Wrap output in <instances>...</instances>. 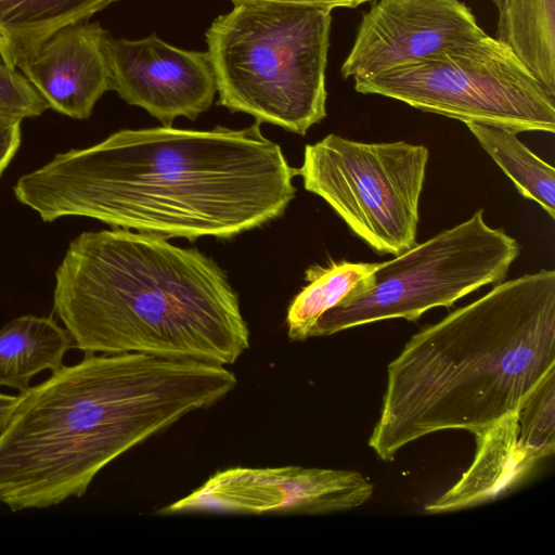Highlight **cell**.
I'll use <instances>...</instances> for the list:
<instances>
[{"instance_id":"6da1fadb","label":"cell","mask_w":555,"mask_h":555,"mask_svg":"<svg viewBox=\"0 0 555 555\" xmlns=\"http://www.w3.org/2000/svg\"><path fill=\"white\" fill-rule=\"evenodd\" d=\"M260 125L119 130L55 155L13 192L46 222L78 216L191 241L230 238L276 219L295 196L297 169Z\"/></svg>"},{"instance_id":"7a4b0ae2","label":"cell","mask_w":555,"mask_h":555,"mask_svg":"<svg viewBox=\"0 0 555 555\" xmlns=\"http://www.w3.org/2000/svg\"><path fill=\"white\" fill-rule=\"evenodd\" d=\"M51 373L17 395L0 434V502L13 512L82 496L111 462L237 385L225 365L135 352Z\"/></svg>"},{"instance_id":"3957f363","label":"cell","mask_w":555,"mask_h":555,"mask_svg":"<svg viewBox=\"0 0 555 555\" xmlns=\"http://www.w3.org/2000/svg\"><path fill=\"white\" fill-rule=\"evenodd\" d=\"M555 372V271L495 284L421 328L387 366L369 439L382 461L430 434L483 430Z\"/></svg>"},{"instance_id":"277c9868","label":"cell","mask_w":555,"mask_h":555,"mask_svg":"<svg viewBox=\"0 0 555 555\" xmlns=\"http://www.w3.org/2000/svg\"><path fill=\"white\" fill-rule=\"evenodd\" d=\"M53 310L86 354L229 365L249 347L224 272L160 234L115 229L75 237L55 271Z\"/></svg>"},{"instance_id":"5b68a950","label":"cell","mask_w":555,"mask_h":555,"mask_svg":"<svg viewBox=\"0 0 555 555\" xmlns=\"http://www.w3.org/2000/svg\"><path fill=\"white\" fill-rule=\"evenodd\" d=\"M233 4L205 34L217 104L305 135L326 117L333 10L268 1Z\"/></svg>"},{"instance_id":"8992f818","label":"cell","mask_w":555,"mask_h":555,"mask_svg":"<svg viewBox=\"0 0 555 555\" xmlns=\"http://www.w3.org/2000/svg\"><path fill=\"white\" fill-rule=\"evenodd\" d=\"M520 249L504 229L489 225L478 209L382 262L371 285L325 312L311 337L389 319L416 321L433 308H450L483 286L503 282Z\"/></svg>"},{"instance_id":"52a82bcc","label":"cell","mask_w":555,"mask_h":555,"mask_svg":"<svg viewBox=\"0 0 555 555\" xmlns=\"http://www.w3.org/2000/svg\"><path fill=\"white\" fill-rule=\"evenodd\" d=\"M354 90L416 109L515 131H555V95L489 35L413 63L356 77Z\"/></svg>"},{"instance_id":"ba28073f","label":"cell","mask_w":555,"mask_h":555,"mask_svg":"<svg viewBox=\"0 0 555 555\" xmlns=\"http://www.w3.org/2000/svg\"><path fill=\"white\" fill-rule=\"evenodd\" d=\"M428 158L423 144L360 142L330 133L305 146L297 175L358 237L396 257L416 244Z\"/></svg>"},{"instance_id":"9c48e42d","label":"cell","mask_w":555,"mask_h":555,"mask_svg":"<svg viewBox=\"0 0 555 555\" xmlns=\"http://www.w3.org/2000/svg\"><path fill=\"white\" fill-rule=\"evenodd\" d=\"M374 491L360 473L301 466L231 467L211 475L160 514H327L363 505Z\"/></svg>"},{"instance_id":"30bf717a","label":"cell","mask_w":555,"mask_h":555,"mask_svg":"<svg viewBox=\"0 0 555 555\" xmlns=\"http://www.w3.org/2000/svg\"><path fill=\"white\" fill-rule=\"evenodd\" d=\"M487 35L461 0H377L362 15L340 73L375 75Z\"/></svg>"},{"instance_id":"8fae6325","label":"cell","mask_w":555,"mask_h":555,"mask_svg":"<svg viewBox=\"0 0 555 555\" xmlns=\"http://www.w3.org/2000/svg\"><path fill=\"white\" fill-rule=\"evenodd\" d=\"M111 90L171 126L176 117L195 119L209 109L217 92L207 52L173 47L156 35L140 40H104Z\"/></svg>"},{"instance_id":"7c38bea8","label":"cell","mask_w":555,"mask_h":555,"mask_svg":"<svg viewBox=\"0 0 555 555\" xmlns=\"http://www.w3.org/2000/svg\"><path fill=\"white\" fill-rule=\"evenodd\" d=\"M108 34L98 22L64 27L18 68L49 108L87 119L98 100L111 90L104 51Z\"/></svg>"},{"instance_id":"4fadbf2b","label":"cell","mask_w":555,"mask_h":555,"mask_svg":"<svg viewBox=\"0 0 555 555\" xmlns=\"http://www.w3.org/2000/svg\"><path fill=\"white\" fill-rule=\"evenodd\" d=\"M474 435L470 466L447 492L425 505V513L456 512L493 501L520 485L539 462L518 443L517 414Z\"/></svg>"},{"instance_id":"5bb4252c","label":"cell","mask_w":555,"mask_h":555,"mask_svg":"<svg viewBox=\"0 0 555 555\" xmlns=\"http://www.w3.org/2000/svg\"><path fill=\"white\" fill-rule=\"evenodd\" d=\"M116 1L0 0V54L16 69L56 31L88 22Z\"/></svg>"},{"instance_id":"9a60e30c","label":"cell","mask_w":555,"mask_h":555,"mask_svg":"<svg viewBox=\"0 0 555 555\" xmlns=\"http://www.w3.org/2000/svg\"><path fill=\"white\" fill-rule=\"evenodd\" d=\"M73 340L52 318L21 315L0 330V386L24 391L33 377L55 371Z\"/></svg>"},{"instance_id":"2e32d148","label":"cell","mask_w":555,"mask_h":555,"mask_svg":"<svg viewBox=\"0 0 555 555\" xmlns=\"http://www.w3.org/2000/svg\"><path fill=\"white\" fill-rule=\"evenodd\" d=\"M495 38L555 95V0H504Z\"/></svg>"},{"instance_id":"e0dca14e","label":"cell","mask_w":555,"mask_h":555,"mask_svg":"<svg viewBox=\"0 0 555 555\" xmlns=\"http://www.w3.org/2000/svg\"><path fill=\"white\" fill-rule=\"evenodd\" d=\"M382 262H331L314 264L305 272L308 284L294 297L286 314L287 334L292 340L311 338L319 319L348 297L366 289Z\"/></svg>"},{"instance_id":"ac0fdd59","label":"cell","mask_w":555,"mask_h":555,"mask_svg":"<svg viewBox=\"0 0 555 555\" xmlns=\"http://www.w3.org/2000/svg\"><path fill=\"white\" fill-rule=\"evenodd\" d=\"M480 146L512 180L521 196L539 204L555 219V169L530 151L511 129L465 122Z\"/></svg>"},{"instance_id":"d6986e66","label":"cell","mask_w":555,"mask_h":555,"mask_svg":"<svg viewBox=\"0 0 555 555\" xmlns=\"http://www.w3.org/2000/svg\"><path fill=\"white\" fill-rule=\"evenodd\" d=\"M518 443L538 461L555 451V372L526 399L517 413Z\"/></svg>"},{"instance_id":"ffe728a7","label":"cell","mask_w":555,"mask_h":555,"mask_svg":"<svg viewBox=\"0 0 555 555\" xmlns=\"http://www.w3.org/2000/svg\"><path fill=\"white\" fill-rule=\"evenodd\" d=\"M48 108L25 75L12 68L0 54V117L22 120L38 117Z\"/></svg>"},{"instance_id":"44dd1931","label":"cell","mask_w":555,"mask_h":555,"mask_svg":"<svg viewBox=\"0 0 555 555\" xmlns=\"http://www.w3.org/2000/svg\"><path fill=\"white\" fill-rule=\"evenodd\" d=\"M21 119L0 117V176L21 145Z\"/></svg>"},{"instance_id":"7402d4cb","label":"cell","mask_w":555,"mask_h":555,"mask_svg":"<svg viewBox=\"0 0 555 555\" xmlns=\"http://www.w3.org/2000/svg\"><path fill=\"white\" fill-rule=\"evenodd\" d=\"M233 3L241 1H268V2H284V3H298V4H308V5H317L324 7L331 10L336 8H357L363 3L370 2L372 0H231Z\"/></svg>"},{"instance_id":"603a6c76","label":"cell","mask_w":555,"mask_h":555,"mask_svg":"<svg viewBox=\"0 0 555 555\" xmlns=\"http://www.w3.org/2000/svg\"><path fill=\"white\" fill-rule=\"evenodd\" d=\"M16 401L17 396L0 392V434L8 423Z\"/></svg>"},{"instance_id":"cb8c5ba5","label":"cell","mask_w":555,"mask_h":555,"mask_svg":"<svg viewBox=\"0 0 555 555\" xmlns=\"http://www.w3.org/2000/svg\"><path fill=\"white\" fill-rule=\"evenodd\" d=\"M492 1L495 4L498 11L501 10V8L503 7L504 0H492Z\"/></svg>"}]
</instances>
